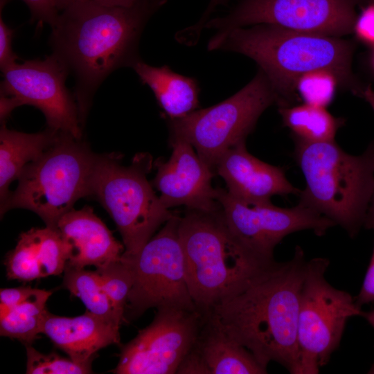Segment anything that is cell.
<instances>
[{"mask_svg": "<svg viewBox=\"0 0 374 374\" xmlns=\"http://www.w3.org/2000/svg\"><path fill=\"white\" fill-rule=\"evenodd\" d=\"M306 263L296 246L290 260H275L208 312L265 368L275 362L299 374L297 326Z\"/></svg>", "mask_w": 374, "mask_h": 374, "instance_id": "cell-2", "label": "cell"}, {"mask_svg": "<svg viewBox=\"0 0 374 374\" xmlns=\"http://www.w3.org/2000/svg\"><path fill=\"white\" fill-rule=\"evenodd\" d=\"M1 10V9H0ZM15 30L10 28L0 14V69L1 71L17 62V55L13 52L12 42Z\"/></svg>", "mask_w": 374, "mask_h": 374, "instance_id": "cell-32", "label": "cell"}, {"mask_svg": "<svg viewBox=\"0 0 374 374\" xmlns=\"http://www.w3.org/2000/svg\"><path fill=\"white\" fill-rule=\"evenodd\" d=\"M359 95L369 104L374 112V89L371 87L368 86L362 89Z\"/></svg>", "mask_w": 374, "mask_h": 374, "instance_id": "cell-37", "label": "cell"}, {"mask_svg": "<svg viewBox=\"0 0 374 374\" xmlns=\"http://www.w3.org/2000/svg\"><path fill=\"white\" fill-rule=\"evenodd\" d=\"M281 100L260 69L242 89L211 107L168 119L170 138L190 143L214 171L220 157L231 147L246 141L260 115Z\"/></svg>", "mask_w": 374, "mask_h": 374, "instance_id": "cell-8", "label": "cell"}, {"mask_svg": "<svg viewBox=\"0 0 374 374\" xmlns=\"http://www.w3.org/2000/svg\"><path fill=\"white\" fill-rule=\"evenodd\" d=\"M355 299L357 305L361 307L374 303V246L361 289Z\"/></svg>", "mask_w": 374, "mask_h": 374, "instance_id": "cell-33", "label": "cell"}, {"mask_svg": "<svg viewBox=\"0 0 374 374\" xmlns=\"http://www.w3.org/2000/svg\"><path fill=\"white\" fill-rule=\"evenodd\" d=\"M252 353L231 337L211 313L204 314L197 338L177 373L263 374Z\"/></svg>", "mask_w": 374, "mask_h": 374, "instance_id": "cell-17", "label": "cell"}, {"mask_svg": "<svg viewBox=\"0 0 374 374\" xmlns=\"http://www.w3.org/2000/svg\"><path fill=\"white\" fill-rule=\"evenodd\" d=\"M179 218L175 213L136 256H122L134 277L125 320L136 319L152 308L197 311L186 279Z\"/></svg>", "mask_w": 374, "mask_h": 374, "instance_id": "cell-10", "label": "cell"}, {"mask_svg": "<svg viewBox=\"0 0 374 374\" xmlns=\"http://www.w3.org/2000/svg\"><path fill=\"white\" fill-rule=\"evenodd\" d=\"M34 290L35 288L30 286L1 289L0 319L5 317L12 308L28 298Z\"/></svg>", "mask_w": 374, "mask_h": 374, "instance_id": "cell-31", "label": "cell"}, {"mask_svg": "<svg viewBox=\"0 0 374 374\" xmlns=\"http://www.w3.org/2000/svg\"><path fill=\"white\" fill-rule=\"evenodd\" d=\"M203 314L175 308L157 310L149 326L123 346L116 374H173L191 349Z\"/></svg>", "mask_w": 374, "mask_h": 374, "instance_id": "cell-14", "label": "cell"}, {"mask_svg": "<svg viewBox=\"0 0 374 374\" xmlns=\"http://www.w3.org/2000/svg\"><path fill=\"white\" fill-rule=\"evenodd\" d=\"M120 327L88 310L75 317L47 312L42 333L78 363H92L96 353L109 345L120 344Z\"/></svg>", "mask_w": 374, "mask_h": 374, "instance_id": "cell-19", "label": "cell"}, {"mask_svg": "<svg viewBox=\"0 0 374 374\" xmlns=\"http://www.w3.org/2000/svg\"><path fill=\"white\" fill-rule=\"evenodd\" d=\"M28 7L31 21L47 24L53 27L63 9L66 0H22Z\"/></svg>", "mask_w": 374, "mask_h": 374, "instance_id": "cell-29", "label": "cell"}, {"mask_svg": "<svg viewBox=\"0 0 374 374\" xmlns=\"http://www.w3.org/2000/svg\"><path fill=\"white\" fill-rule=\"evenodd\" d=\"M57 132L49 128L28 134L8 129L4 123L0 130V198L1 214L11 193L10 185L18 179L24 168L37 159L55 141Z\"/></svg>", "mask_w": 374, "mask_h": 374, "instance_id": "cell-21", "label": "cell"}, {"mask_svg": "<svg viewBox=\"0 0 374 374\" xmlns=\"http://www.w3.org/2000/svg\"><path fill=\"white\" fill-rule=\"evenodd\" d=\"M44 229L33 228L20 234L17 245L6 256L8 279L32 281L41 278Z\"/></svg>", "mask_w": 374, "mask_h": 374, "instance_id": "cell-25", "label": "cell"}, {"mask_svg": "<svg viewBox=\"0 0 374 374\" xmlns=\"http://www.w3.org/2000/svg\"><path fill=\"white\" fill-rule=\"evenodd\" d=\"M27 374L91 373V363H78L55 353H42L31 344L26 345Z\"/></svg>", "mask_w": 374, "mask_h": 374, "instance_id": "cell-28", "label": "cell"}, {"mask_svg": "<svg viewBox=\"0 0 374 374\" xmlns=\"http://www.w3.org/2000/svg\"><path fill=\"white\" fill-rule=\"evenodd\" d=\"M153 5L132 8L106 6L73 0L62 10L51 27L52 53L75 79L74 97L82 123L93 96L114 71L132 67L141 59L139 44Z\"/></svg>", "mask_w": 374, "mask_h": 374, "instance_id": "cell-1", "label": "cell"}, {"mask_svg": "<svg viewBox=\"0 0 374 374\" xmlns=\"http://www.w3.org/2000/svg\"><path fill=\"white\" fill-rule=\"evenodd\" d=\"M364 226L374 231V188L366 213Z\"/></svg>", "mask_w": 374, "mask_h": 374, "instance_id": "cell-36", "label": "cell"}, {"mask_svg": "<svg viewBox=\"0 0 374 374\" xmlns=\"http://www.w3.org/2000/svg\"><path fill=\"white\" fill-rule=\"evenodd\" d=\"M207 48L240 53L255 61L279 95V107L290 106L297 80L312 71H330L341 83L354 85L353 46L338 37L262 24L214 35Z\"/></svg>", "mask_w": 374, "mask_h": 374, "instance_id": "cell-3", "label": "cell"}, {"mask_svg": "<svg viewBox=\"0 0 374 374\" xmlns=\"http://www.w3.org/2000/svg\"><path fill=\"white\" fill-rule=\"evenodd\" d=\"M330 261L307 260L297 326L299 374H317L339 347L348 320L364 311L350 293L337 289L325 275Z\"/></svg>", "mask_w": 374, "mask_h": 374, "instance_id": "cell-9", "label": "cell"}, {"mask_svg": "<svg viewBox=\"0 0 374 374\" xmlns=\"http://www.w3.org/2000/svg\"><path fill=\"white\" fill-rule=\"evenodd\" d=\"M55 228L63 241L67 266L97 268L120 260L125 251L124 246L87 206L65 213Z\"/></svg>", "mask_w": 374, "mask_h": 374, "instance_id": "cell-18", "label": "cell"}, {"mask_svg": "<svg viewBox=\"0 0 374 374\" xmlns=\"http://www.w3.org/2000/svg\"><path fill=\"white\" fill-rule=\"evenodd\" d=\"M339 79L328 70H317L301 75L296 83L304 103L326 107L332 100Z\"/></svg>", "mask_w": 374, "mask_h": 374, "instance_id": "cell-27", "label": "cell"}, {"mask_svg": "<svg viewBox=\"0 0 374 374\" xmlns=\"http://www.w3.org/2000/svg\"><path fill=\"white\" fill-rule=\"evenodd\" d=\"M294 142V159L305 181L299 201L355 237L364 224L374 188V143L353 155L335 141Z\"/></svg>", "mask_w": 374, "mask_h": 374, "instance_id": "cell-5", "label": "cell"}, {"mask_svg": "<svg viewBox=\"0 0 374 374\" xmlns=\"http://www.w3.org/2000/svg\"><path fill=\"white\" fill-rule=\"evenodd\" d=\"M51 294V291L35 288L28 298L0 319L1 336L16 339L25 346L31 344L42 333L48 312L46 304Z\"/></svg>", "mask_w": 374, "mask_h": 374, "instance_id": "cell-23", "label": "cell"}, {"mask_svg": "<svg viewBox=\"0 0 374 374\" xmlns=\"http://www.w3.org/2000/svg\"><path fill=\"white\" fill-rule=\"evenodd\" d=\"M367 1H373V2H374V0H367Z\"/></svg>", "mask_w": 374, "mask_h": 374, "instance_id": "cell-40", "label": "cell"}, {"mask_svg": "<svg viewBox=\"0 0 374 374\" xmlns=\"http://www.w3.org/2000/svg\"><path fill=\"white\" fill-rule=\"evenodd\" d=\"M73 0H66V3ZM106 6L132 8L142 5H153L161 8L167 0H77ZM64 5V6H65Z\"/></svg>", "mask_w": 374, "mask_h": 374, "instance_id": "cell-35", "label": "cell"}, {"mask_svg": "<svg viewBox=\"0 0 374 374\" xmlns=\"http://www.w3.org/2000/svg\"><path fill=\"white\" fill-rule=\"evenodd\" d=\"M362 317L374 328V309L368 312H364Z\"/></svg>", "mask_w": 374, "mask_h": 374, "instance_id": "cell-38", "label": "cell"}, {"mask_svg": "<svg viewBox=\"0 0 374 374\" xmlns=\"http://www.w3.org/2000/svg\"><path fill=\"white\" fill-rule=\"evenodd\" d=\"M278 112L283 125L291 130L294 141L305 143L335 141L343 123L326 107L307 103L279 107Z\"/></svg>", "mask_w": 374, "mask_h": 374, "instance_id": "cell-22", "label": "cell"}, {"mask_svg": "<svg viewBox=\"0 0 374 374\" xmlns=\"http://www.w3.org/2000/svg\"><path fill=\"white\" fill-rule=\"evenodd\" d=\"M1 72V95L9 97L16 107H35L44 114L48 128L81 139L78 106L65 84L69 72L55 55L15 62Z\"/></svg>", "mask_w": 374, "mask_h": 374, "instance_id": "cell-13", "label": "cell"}, {"mask_svg": "<svg viewBox=\"0 0 374 374\" xmlns=\"http://www.w3.org/2000/svg\"><path fill=\"white\" fill-rule=\"evenodd\" d=\"M228 0H210L208 7L204 12L199 20L194 25L185 29L186 33L190 39L197 41L206 23L209 20L211 15L217 6L224 5Z\"/></svg>", "mask_w": 374, "mask_h": 374, "instance_id": "cell-34", "label": "cell"}, {"mask_svg": "<svg viewBox=\"0 0 374 374\" xmlns=\"http://www.w3.org/2000/svg\"><path fill=\"white\" fill-rule=\"evenodd\" d=\"M152 159L138 154L128 166L119 155H98L91 184L95 197L109 213L123 239L122 256H136L175 213L166 207L147 179Z\"/></svg>", "mask_w": 374, "mask_h": 374, "instance_id": "cell-7", "label": "cell"}, {"mask_svg": "<svg viewBox=\"0 0 374 374\" xmlns=\"http://www.w3.org/2000/svg\"><path fill=\"white\" fill-rule=\"evenodd\" d=\"M362 0H239L224 16L209 19L204 28L215 35L257 24L340 37L353 32Z\"/></svg>", "mask_w": 374, "mask_h": 374, "instance_id": "cell-11", "label": "cell"}, {"mask_svg": "<svg viewBox=\"0 0 374 374\" xmlns=\"http://www.w3.org/2000/svg\"><path fill=\"white\" fill-rule=\"evenodd\" d=\"M63 284L91 313L119 326L125 321L123 315L116 310L104 291L96 270L66 265Z\"/></svg>", "mask_w": 374, "mask_h": 374, "instance_id": "cell-24", "label": "cell"}, {"mask_svg": "<svg viewBox=\"0 0 374 374\" xmlns=\"http://www.w3.org/2000/svg\"><path fill=\"white\" fill-rule=\"evenodd\" d=\"M98 157L81 139L59 132L54 143L24 168L1 215L28 209L55 228L79 199L91 196Z\"/></svg>", "mask_w": 374, "mask_h": 374, "instance_id": "cell-6", "label": "cell"}, {"mask_svg": "<svg viewBox=\"0 0 374 374\" xmlns=\"http://www.w3.org/2000/svg\"><path fill=\"white\" fill-rule=\"evenodd\" d=\"M132 68L141 82L150 88L168 119L184 117L198 109L200 90L194 78L177 73L168 65H149L141 59Z\"/></svg>", "mask_w": 374, "mask_h": 374, "instance_id": "cell-20", "label": "cell"}, {"mask_svg": "<svg viewBox=\"0 0 374 374\" xmlns=\"http://www.w3.org/2000/svg\"><path fill=\"white\" fill-rule=\"evenodd\" d=\"M371 62H372V66H373V67L374 69V47H373V53H372Z\"/></svg>", "mask_w": 374, "mask_h": 374, "instance_id": "cell-39", "label": "cell"}, {"mask_svg": "<svg viewBox=\"0 0 374 374\" xmlns=\"http://www.w3.org/2000/svg\"><path fill=\"white\" fill-rule=\"evenodd\" d=\"M96 271L104 291L114 308L124 317L127 299L134 282L130 265L121 258L120 260L97 267Z\"/></svg>", "mask_w": 374, "mask_h": 374, "instance_id": "cell-26", "label": "cell"}, {"mask_svg": "<svg viewBox=\"0 0 374 374\" xmlns=\"http://www.w3.org/2000/svg\"><path fill=\"white\" fill-rule=\"evenodd\" d=\"M215 171L224 180L231 195L248 203L271 202L274 195L301 192L287 179L283 168L251 154L245 141L229 149L219 159Z\"/></svg>", "mask_w": 374, "mask_h": 374, "instance_id": "cell-16", "label": "cell"}, {"mask_svg": "<svg viewBox=\"0 0 374 374\" xmlns=\"http://www.w3.org/2000/svg\"><path fill=\"white\" fill-rule=\"evenodd\" d=\"M170 143L172 154L167 161L156 162L157 171L152 182L163 205L169 209L184 206L206 213L220 211L217 190L212 186L215 172L188 141L170 138Z\"/></svg>", "mask_w": 374, "mask_h": 374, "instance_id": "cell-15", "label": "cell"}, {"mask_svg": "<svg viewBox=\"0 0 374 374\" xmlns=\"http://www.w3.org/2000/svg\"><path fill=\"white\" fill-rule=\"evenodd\" d=\"M217 199L226 225L245 249L266 260H274V250L287 235L311 230L321 236L336 224L305 204L280 208L271 202L248 203L217 188Z\"/></svg>", "mask_w": 374, "mask_h": 374, "instance_id": "cell-12", "label": "cell"}, {"mask_svg": "<svg viewBox=\"0 0 374 374\" xmlns=\"http://www.w3.org/2000/svg\"><path fill=\"white\" fill-rule=\"evenodd\" d=\"M179 235L189 291L202 314L233 296L275 261L262 259L243 247L229 232L221 210L187 209L180 215Z\"/></svg>", "mask_w": 374, "mask_h": 374, "instance_id": "cell-4", "label": "cell"}, {"mask_svg": "<svg viewBox=\"0 0 374 374\" xmlns=\"http://www.w3.org/2000/svg\"><path fill=\"white\" fill-rule=\"evenodd\" d=\"M353 32L362 42L374 47V2L362 0Z\"/></svg>", "mask_w": 374, "mask_h": 374, "instance_id": "cell-30", "label": "cell"}]
</instances>
